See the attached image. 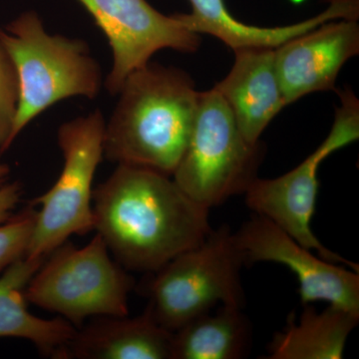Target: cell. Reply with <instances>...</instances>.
<instances>
[{
  "label": "cell",
  "instance_id": "cell-10",
  "mask_svg": "<svg viewBox=\"0 0 359 359\" xmlns=\"http://www.w3.org/2000/svg\"><path fill=\"white\" fill-rule=\"evenodd\" d=\"M245 263L283 264L297 276L302 306L327 302L359 314V273L316 256L280 226L254 214L235 233Z\"/></svg>",
  "mask_w": 359,
  "mask_h": 359
},
{
  "label": "cell",
  "instance_id": "cell-7",
  "mask_svg": "<svg viewBox=\"0 0 359 359\" xmlns=\"http://www.w3.org/2000/svg\"><path fill=\"white\" fill-rule=\"evenodd\" d=\"M105 120L97 109L63 123L57 141L63 168L53 186L33 201L39 205L26 257H46L71 236L94 230L93 185L104 157Z\"/></svg>",
  "mask_w": 359,
  "mask_h": 359
},
{
  "label": "cell",
  "instance_id": "cell-11",
  "mask_svg": "<svg viewBox=\"0 0 359 359\" xmlns=\"http://www.w3.org/2000/svg\"><path fill=\"white\" fill-rule=\"evenodd\" d=\"M359 53L358 20L327 21L275 49V65L287 105L321 91H337L341 68Z\"/></svg>",
  "mask_w": 359,
  "mask_h": 359
},
{
  "label": "cell",
  "instance_id": "cell-14",
  "mask_svg": "<svg viewBox=\"0 0 359 359\" xmlns=\"http://www.w3.org/2000/svg\"><path fill=\"white\" fill-rule=\"evenodd\" d=\"M192 13L176 14L182 25L197 34H209L233 51L250 47L276 48L299 35L335 20H358V0H330L323 13L309 20L278 27H257L240 22L231 16L224 0H190Z\"/></svg>",
  "mask_w": 359,
  "mask_h": 359
},
{
  "label": "cell",
  "instance_id": "cell-1",
  "mask_svg": "<svg viewBox=\"0 0 359 359\" xmlns=\"http://www.w3.org/2000/svg\"><path fill=\"white\" fill-rule=\"evenodd\" d=\"M92 201L94 230L126 271L154 273L212 230L209 209L144 168L118 165Z\"/></svg>",
  "mask_w": 359,
  "mask_h": 359
},
{
  "label": "cell",
  "instance_id": "cell-21",
  "mask_svg": "<svg viewBox=\"0 0 359 359\" xmlns=\"http://www.w3.org/2000/svg\"><path fill=\"white\" fill-rule=\"evenodd\" d=\"M292 1H294V2H301V1H302V0H292Z\"/></svg>",
  "mask_w": 359,
  "mask_h": 359
},
{
  "label": "cell",
  "instance_id": "cell-15",
  "mask_svg": "<svg viewBox=\"0 0 359 359\" xmlns=\"http://www.w3.org/2000/svg\"><path fill=\"white\" fill-rule=\"evenodd\" d=\"M46 257H22L0 275V339L28 340L42 355L62 359L76 328L63 318L35 316L25 297L28 283Z\"/></svg>",
  "mask_w": 359,
  "mask_h": 359
},
{
  "label": "cell",
  "instance_id": "cell-2",
  "mask_svg": "<svg viewBox=\"0 0 359 359\" xmlns=\"http://www.w3.org/2000/svg\"><path fill=\"white\" fill-rule=\"evenodd\" d=\"M200 91L185 71L149 62L130 73L104 132V157L172 177L183 157Z\"/></svg>",
  "mask_w": 359,
  "mask_h": 359
},
{
  "label": "cell",
  "instance_id": "cell-20",
  "mask_svg": "<svg viewBox=\"0 0 359 359\" xmlns=\"http://www.w3.org/2000/svg\"><path fill=\"white\" fill-rule=\"evenodd\" d=\"M11 169L0 162V224L14 215L21 199V186L18 182H9Z\"/></svg>",
  "mask_w": 359,
  "mask_h": 359
},
{
  "label": "cell",
  "instance_id": "cell-9",
  "mask_svg": "<svg viewBox=\"0 0 359 359\" xmlns=\"http://www.w3.org/2000/svg\"><path fill=\"white\" fill-rule=\"evenodd\" d=\"M102 30L113 54L105 87L117 95L130 73L147 65L162 49L193 53L200 48V34L182 25L176 14L164 15L147 0H78Z\"/></svg>",
  "mask_w": 359,
  "mask_h": 359
},
{
  "label": "cell",
  "instance_id": "cell-6",
  "mask_svg": "<svg viewBox=\"0 0 359 359\" xmlns=\"http://www.w3.org/2000/svg\"><path fill=\"white\" fill-rule=\"evenodd\" d=\"M134 280L100 235L78 249L66 242L44 259L25 290L28 302L80 328L99 316H127Z\"/></svg>",
  "mask_w": 359,
  "mask_h": 359
},
{
  "label": "cell",
  "instance_id": "cell-18",
  "mask_svg": "<svg viewBox=\"0 0 359 359\" xmlns=\"http://www.w3.org/2000/svg\"><path fill=\"white\" fill-rule=\"evenodd\" d=\"M20 89L13 59L0 40V154L13 145Z\"/></svg>",
  "mask_w": 359,
  "mask_h": 359
},
{
  "label": "cell",
  "instance_id": "cell-13",
  "mask_svg": "<svg viewBox=\"0 0 359 359\" xmlns=\"http://www.w3.org/2000/svg\"><path fill=\"white\" fill-rule=\"evenodd\" d=\"M173 332L148 308L136 318L99 316L77 328L62 359H172Z\"/></svg>",
  "mask_w": 359,
  "mask_h": 359
},
{
  "label": "cell",
  "instance_id": "cell-4",
  "mask_svg": "<svg viewBox=\"0 0 359 359\" xmlns=\"http://www.w3.org/2000/svg\"><path fill=\"white\" fill-rule=\"evenodd\" d=\"M245 263L230 226L212 229L199 245L151 273L147 306L171 332L222 304L244 309L241 271Z\"/></svg>",
  "mask_w": 359,
  "mask_h": 359
},
{
  "label": "cell",
  "instance_id": "cell-16",
  "mask_svg": "<svg viewBox=\"0 0 359 359\" xmlns=\"http://www.w3.org/2000/svg\"><path fill=\"white\" fill-rule=\"evenodd\" d=\"M359 314L330 306L318 311L304 306L299 320L290 316L287 325L269 346V359H340L347 339L358 325Z\"/></svg>",
  "mask_w": 359,
  "mask_h": 359
},
{
  "label": "cell",
  "instance_id": "cell-12",
  "mask_svg": "<svg viewBox=\"0 0 359 359\" xmlns=\"http://www.w3.org/2000/svg\"><path fill=\"white\" fill-rule=\"evenodd\" d=\"M275 49L250 47L233 51L230 73L214 86L250 143H259L269 123L287 106L276 74Z\"/></svg>",
  "mask_w": 359,
  "mask_h": 359
},
{
  "label": "cell",
  "instance_id": "cell-19",
  "mask_svg": "<svg viewBox=\"0 0 359 359\" xmlns=\"http://www.w3.org/2000/svg\"><path fill=\"white\" fill-rule=\"evenodd\" d=\"M36 212L32 204L0 224V275L11 264L25 257Z\"/></svg>",
  "mask_w": 359,
  "mask_h": 359
},
{
  "label": "cell",
  "instance_id": "cell-8",
  "mask_svg": "<svg viewBox=\"0 0 359 359\" xmlns=\"http://www.w3.org/2000/svg\"><path fill=\"white\" fill-rule=\"evenodd\" d=\"M340 105L327 138L309 157L290 172L273 179L259 177L244 194L245 204L254 214L280 226L297 242L325 261L341 264L358 271V266L328 250L311 230L318 192L321 163L359 138V100L353 90H337Z\"/></svg>",
  "mask_w": 359,
  "mask_h": 359
},
{
  "label": "cell",
  "instance_id": "cell-17",
  "mask_svg": "<svg viewBox=\"0 0 359 359\" xmlns=\"http://www.w3.org/2000/svg\"><path fill=\"white\" fill-rule=\"evenodd\" d=\"M244 309L222 304L173 332L172 359H242L252 348Z\"/></svg>",
  "mask_w": 359,
  "mask_h": 359
},
{
  "label": "cell",
  "instance_id": "cell-5",
  "mask_svg": "<svg viewBox=\"0 0 359 359\" xmlns=\"http://www.w3.org/2000/svg\"><path fill=\"white\" fill-rule=\"evenodd\" d=\"M264 154L266 146L245 140L228 104L212 88L200 92L190 140L172 178L210 210L247 192Z\"/></svg>",
  "mask_w": 359,
  "mask_h": 359
},
{
  "label": "cell",
  "instance_id": "cell-3",
  "mask_svg": "<svg viewBox=\"0 0 359 359\" xmlns=\"http://www.w3.org/2000/svg\"><path fill=\"white\" fill-rule=\"evenodd\" d=\"M0 40L13 59L20 97L13 141L37 116L72 97L94 99L102 86V72L81 39L51 35L34 11L11 21Z\"/></svg>",
  "mask_w": 359,
  "mask_h": 359
}]
</instances>
